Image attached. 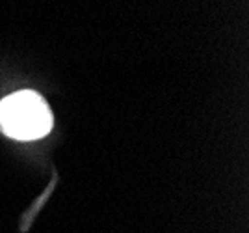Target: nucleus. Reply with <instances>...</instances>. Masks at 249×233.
<instances>
[{"label": "nucleus", "instance_id": "nucleus-1", "mask_svg": "<svg viewBox=\"0 0 249 233\" xmlns=\"http://www.w3.org/2000/svg\"><path fill=\"white\" fill-rule=\"evenodd\" d=\"M52 127L49 105L36 92L22 90L0 103V131L15 140H37Z\"/></svg>", "mask_w": 249, "mask_h": 233}]
</instances>
